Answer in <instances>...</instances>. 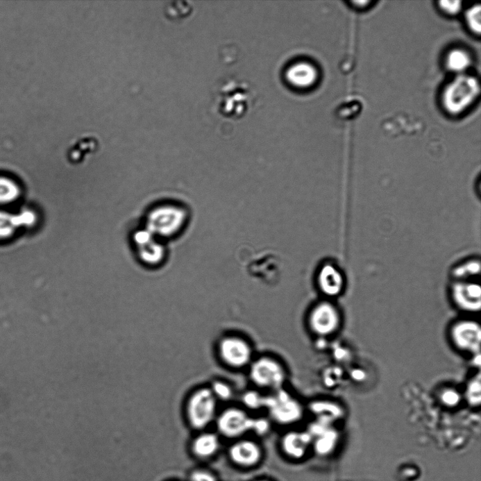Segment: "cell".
Listing matches in <instances>:
<instances>
[{
	"mask_svg": "<svg viewBox=\"0 0 481 481\" xmlns=\"http://www.w3.org/2000/svg\"><path fill=\"white\" fill-rule=\"evenodd\" d=\"M471 63L469 55L462 50L452 51L448 57L447 65L452 71L462 74L469 67Z\"/></svg>",
	"mask_w": 481,
	"mask_h": 481,
	"instance_id": "cell-18",
	"label": "cell"
},
{
	"mask_svg": "<svg viewBox=\"0 0 481 481\" xmlns=\"http://www.w3.org/2000/svg\"><path fill=\"white\" fill-rule=\"evenodd\" d=\"M269 419L281 425H291L305 416L302 403L285 389L267 395L266 408Z\"/></svg>",
	"mask_w": 481,
	"mask_h": 481,
	"instance_id": "cell-4",
	"label": "cell"
},
{
	"mask_svg": "<svg viewBox=\"0 0 481 481\" xmlns=\"http://www.w3.org/2000/svg\"><path fill=\"white\" fill-rule=\"evenodd\" d=\"M19 194V188L15 182L7 178H0V204H8L15 201Z\"/></svg>",
	"mask_w": 481,
	"mask_h": 481,
	"instance_id": "cell-19",
	"label": "cell"
},
{
	"mask_svg": "<svg viewBox=\"0 0 481 481\" xmlns=\"http://www.w3.org/2000/svg\"><path fill=\"white\" fill-rule=\"evenodd\" d=\"M341 312L328 301L319 302L310 310L307 317V325L310 332L318 338H328L341 328Z\"/></svg>",
	"mask_w": 481,
	"mask_h": 481,
	"instance_id": "cell-6",
	"label": "cell"
},
{
	"mask_svg": "<svg viewBox=\"0 0 481 481\" xmlns=\"http://www.w3.org/2000/svg\"><path fill=\"white\" fill-rule=\"evenodd\" d=\"M219 439L214 432H203L192 444V452L199 457H209L216 453Z\"/></svg>",
	"mask_w": 481,
	"mask_h": 481,
	"instance_id": "cell-15",
	"label": "cell"
},
{
	"mask_svg": "<svg viewBox=\"0 0 481 481\" xmlns=\"http://www.w3.org/2000/svg\"><path fill=\"white\" fill-rule=\"evenodd\" d=\"M34 219V215L28 212L19 215L0 212V238L10 237L18 227L31 224Z\"/></svg>",
	"mask_w": 481,
	"mask_h": 481,
	"instance_id": "cell-14",
	"label": "cell"
},
{
	"mask_svg": "<svg viewBox=\"0 0 481 481\" xmlns=\"http://www.w3.org/2000/svg\"><path fill=\"white\" fill-rule=\"evenodd\" d=\"M465 398L473 407H478L481 400V383L480 374L473 378L467 385Z\"/></svg>",
	"mask_w": 481,
	"mask_h": 481,
	"instance_id": "cell-21",
	"label": "cell"
},
{
	"mask_svg": "<svg viewBox=\"0 0 481 481\" xmlns=\"http://www.w3.org/2000/svg\"><path fill=\"white\" fill-rule=\"evenodd\" d=\"M218 405L219 402L209 386L198 387L184 399L183 419L192 429L203 431L215 423L219 412Z\"/></svg>",
	"mask_w": 481,
	"mask_h": 481,
	"instance_id": "cell-1",
	"label": "cell"
},
{
	"mask_svg": "<svg viewBox=\"0 0 481 481\" xmlns=\"http://www.w3.org/2000/svg\"><path fill=\"white\" fill-rule=\"evenodd\" d=\"M313 442V439L307 431H290L283 437L282 447L284 452L294 458L303 457L310 446Z\"/></svg>",
	"mask_w": 481,
	"mask_h": 481,
	"instance_id": "cell-12",
	"label": "cell"
},
{
	"mask_svg": "<svg viewBox=\"0 0 481 481\" xmlns=\"http://www.w3.org/2000/svg\"><path fill=\"white\" fill-rule=\"evenodd\" d=\"M450 339L455 348L473 356L480 355L481 328L476 321L460 320L450 329Z\"/></svg>",
	"mask_w": 481,
	"mask_h": 481,
	"instance_id": "cell-8",
	"label": "cell"
},
{
	"mask_svg": "<svg viewBox=\"0 0 481 481\" xmlns=\"http://www.w3.org/2000/svg\"><path fill=\"white\" fill-rule=\"evenodd\" d=\"M453 285L452 298L454 304L461 310L477 312L481 307L480 287L475 282H468L461 278Z\"/></svg>",
	"mask_w": 481,
	"mask_h": 481,
	"instance_id": "cell-10",
	"label": "cell"
},
{
	"mask_svg": "<svg viewBox=\"0 0 481 481\" xmlns=\"http://www.w3.org/2000/svg\"><path fill=\"white\" fill-rule=\"evenodd\" d=\"M480 85L473 76L460 74L445 89L443 103L451 114H459L465 110L478 97Z\"/></svg>",
	"mask_w": 481,
	"mask_h": 481,
	"instance_id": "cell-5",
	"label": "cell"
},
{
	"mask_svg": "<svg viewBox=\"0 0 481 481\" xmlns=\"http://www.w3.org/2000/svg\"><path fill=\"white\" fill-rule=\"evenodd\" d=\"M267 399V395H263L262 391L258 389L250 390L242 396V407L248 412L265 410Z\"/></svg>",
	"mask_w": 481,
	"mask_h": 481,
	"instance_id": "cell-17",
	"label": "cell"
},
{
	"mask_svg": "<svg viewBox=\"0 0 481 481\" xmlns=\"http://www.w3.org/2000/svg\"><path fill=\"white\" fill-rule=\"evenodd\" d=\"M209 387L219 403L231 401L235 396L233 388L227 381L215 380Z\"/></svg>",
	"mask_w": 481,
	"mask_h": 481,
	"instance_id": "cell-20",
	"label": "cell"
},
{
	"mask_svg": "<svg viewBox=\"0 0 481 481\" xmlns=\"http://www.w3.org/2000/svg\"><path fill=\"white\" fill-rule=\"evenodd\" d=\"M232 460L239 465L252 466L260 459L261 451L259 446L248 440L239 441L235 444L229 452Z\"/></svg>",
	"mask_w": 481,
	"mask_h": 481,
	"instance_id": "cell-13",
	"label": "cell"
},
{
	"mask_svg": "<svg viewBox=\"0 0 481 481\" xmlns=\"http://www.w3.org/2000/svg\"><path fill=\"white\" fill-rule=\"evenodd\" d=\"M191 481H216L214 477L205 471H196L191 475Z\"/></svg>",
	"mask_w": 481,
	"mask_h": 481,
	"instance_id": "cell-26",
	"label": "cell"
},
{
	"mask_svg": "<svg viewBox=\"0 0 481 481\" xmlns=\"http://www.w3.org/2000/svg\"><path fill=\"white\" fill-rule=\"evenodd\" d=\"M254 416L242 406H228L219 412L215 425L219 434L237 439L253 431Z\"/></svg>",
	"mask_w": 481,
	"mask_h": 481,
	"instance_id": "cell-7",
	"label": "cell"
},
{
	"mask_svg": "<svg viewBox=\"0 0 481 481\" xmlns=\"http://www.w3.org/2000/svg\"><path fill=\"white\" fill-rule=\"evenodd\" d=\"M466 20L470 28L473 32L479 34L481 28V10L480 6L473 7L467 11Z\"/></svg>",
	"mask_w": 481,
	"mask_h": 481,
	"instance_id": "cell-23",
	"label": "cell"
},
{
	"mask_svg": "<svg viewBox=\"0 0 481 481\" xmlns=\"http://www.w3.org/2000/svg\"><path fill=\"white\" fill-rule=\"evenodd\" d=\"M217 353L220 362L226 368L235 371L248 369L255 357L249 340L235 333L221 337L217 345Z\"/></svg>",
	"mask_w": 481,
	"mask_h": 481,
	"instance_id": "cell-3",
	"label": "cell"
},
{
	"mask_svg": "<svg viewBox=\"0 0 481 481\" xmlns=\"http://www.w3.org/2000/svg\"><path fill=\"white\" fill-rule=\"evenodd\" d=\"M269 417H255L253 431L257 434L263 436L267 434L270 429L271 423Z\"/></svg>",
	"mask_w": 481,
	"mask_h": 481,
	"instance_id": "cell-24",
	"label": "cell"
},
{
	"mask_svg": "<svg viewBox=\"0 0 481 481\" xmlns=\"http://www.w3.org/2000/svg\"><path fill=\"white\" fill-rule=\"evenodd\" d=\"M439 398L444 405L454 407L459 404L462 396L456 389H446L441 391Z\"/></svg>",
	"mask_w": 481,
	"mask_h": 481,
	"instance_id": "cell-22",
	"label": "cell"
},
{
	"mask_svg": "<svg viewBox=\"0 0 481 481\" xmlns=\"http://www.w3.org/2000/svg\"><path fill=\"white\" fill-rule=\"evenodd\" d=\"M187 213L181 208L167 206L151 214L149 225L153 233L171 235L178 232L186 223Z\"/></svg>",
	"mask_w": 481,
	"mask_h": 481,
	"instance_id": "cell-9",
	"label": "cell"
},
{
	"mask_svg": "<svg viewBox=\"0 0 481 481\" xmlns=\"http://www.w3.org/2000/svg\"><path fill=\"white\" fill-rule=\"evenodd\" d=\"M314 439V449L317 453L326 455L334 450L338 440V435L332 429L326 428L313 439V441Z\"/></svg>",
	"mask_w": 481,
	"mask_h": 481,
	"instance_id": "cell-16",
	"label": "cell"
},
{
	"mask_svg": "<svg viewBox=\"0 0 481 481\" xmlns=\"http://www.w3.org/2000/svg\"><path fill=\"white\" fill-rule=\"evenodd\" d=\"M248 370L249 379L256 389L271 394L285 389L288 371L277 357L270 355L255 357Z\"/></svg>",
	"mask_w": 481,
	"mask_h": 481,
	"instance_id": "cell-2",
	"label": "cell"
},
{
	"mask_svg": "<svg viewBox=\"0 0 481 481\" xmlns=\"http://www.w3.org/2000/svg\"><path fill=\"white\" fill-rule=\"evenodd\" d=\"M317 285L321 293L327 298H332L341 295L344 289L345 279L338 267L325 264L318 273Z\"/></svg>",
	"mask_w": 481,
	"mask_h": 481,
	"instance_id": "cell-11",
	"label": "cell"
},
{
	"mask_svg": "<svg viewBox=\"0 0 481 481\" xmlns=\"http://www.w3.org/2000/svg\"><path fill=\"white\" fill-rule=\"evenodd\" d=\"M441 8L449 15H456L461 10L462 3L460 1H441Z\"/></svg>",
	"mask_w": 481,
	"mask_h": 481,
	"instance_id": "cell-25",
	"label": "cell"
}]
</instances>
